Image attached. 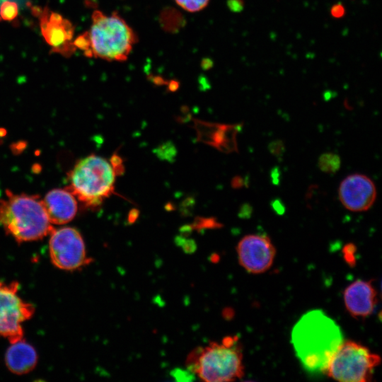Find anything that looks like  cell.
<instances>
[{
	"label": "cell",
	"instance_id": "obj_15",
	"mask_svg": "<svg viewBox=\"0 0 382 382\" xmlns=\"http://www.w3.org/2000/svg\"><path fill=\"white\" fill-rule=\"evenodd\" d=\"M340 164L339 156L333 153H325L318 159V167L325 173H335L339 170Z\"/></svg>",
	"mask_w": 382,
	"mask_h": 382
},
{
	"label": "cell",
	"instance_id": "obj_12",
	"mask_svg": "<svg viewBox=\"0 0 382 382\" xmlns=\"http://www.w3.org/2000/svg\"><path fill=\"white\" fill-rule=\"evenodd\" d=\"M343 300L351 316L364 318L374 312L377 303V291L372 281L357 279L344 290Z\"/></svg>",
	"mask_w": 382,
	"mask_h": 382
},
{
	"label": "cell",
	"instance_id": "obj_2",
	"mask_svg": "<svg viewBox=\"0 0 382 382\" xmlns=\"http://www.w3.org/2000/svg\"><path fill=\"white\" fill-rule=\"evenodd\" d=\"M136 42L134 32L117 13L106 15L95 11L90 28L74 40V45L86 57L122 62L127 59Z\"/></svg>",
	"mask_w": 382,
	"mask_h": 382
},
{
	"label": "cell",
	"instance_id": "obj_17",
	"mask_svg": "<svg viewBox=\"0 0 382 382\" xmlns=\"http://www.w3.org/2000/svg\"><path fill=\"white\" fill-rule=\"evenodd\" d=\"M177 4L189 12H197L204 8L209 0H175Z\"/></svg>",
	"mask_w": 382,
	"mask_h": 382
},
{
	"label": "cell",
	"instance_id": "obj_20",
	"mask_svg": "<svg viewBox=\"0 0 382 382\" xmlns=\"http://www.w3.org/2000/svg\"><path fill=\"white\" fill-rule=\"evenodd\" d=\"M228 4L233 12H241L244 8L243 0H228Z\"/></svg>",
	"mask_w": 382,
	"mask_h": 382
},
{
	"label": "cell",
	"instance_id": "obj_4",
	"mask_svg": "<svg viewBox=\"0 0 382 382\" xmlns=\"http://www.w3.org/2000/svg\"><path fill=\"white\" fill-rule=\"evenodd\" d=\"M185 364L207 382L233 381L244 375L242 347L235 335L195 348L189 354Z\"/></svg>",
	"mask_w": 382,
	"mask_h": 382
},
{
	"label": "cell",
	"instance_id": "obj_10",
	"mask_svg": "<svg viewBox=\"0 0 382 382\" xmlns=\"http://www.w3.org/2000/svg\"><path fill=\"white\" fill-rule=\"evenodd\" d=\"M241 266L251 274H261L273 264L276 250L270 238L264 234H248L237 244Z\"/></svg>",
	"mask_w": 382,
	"mask_h": 382
},
{
	"label": "cell",
	"instance_id": "obj_22",
	"mask_svg": "<svg viewBox=\"0 0 382 382\" xmlns=\"http://www.w3.org/2000/svg\"><path fill=\"white\" fill-rule=\"evenodd\" d=\"M243 179L241 177H236L232 181V185L235 188H240L244 185Z\"/></svg>",
	"mask_w": 382,
	"mask_h": 382
},
{
	"label": "cell",
	"instance_id": "obj_9",
	"mask_svg": "<svg viewBox=\"0 0 382 382\" xmlns=\"http://www.w3.org/2000/svg\"><path fill=\"white\" fill-rule=\"evenodd\" d=\"M32 11L39 19L42 35L52 52L64 57L72 54L76 50L74 45L72 23L47 8L33 7Z\"/></svg>",
	"mask_w": 382,
	"mask_h": 382
},
{
	"label": "cell",
	"instance_id": "obj_6",
	"mask_svg": "<svg viewBox=\"0 0 382 382\" xmlns=\"http://www.w3.org/2000/svg\"><path fill=\"white\" fill-rule=\"evenodd\" d=\"M381 360L379 355L364 345L344 340L331 358L324 374L342 382H369Z\"/></svg>",
	"mask_w": 382,
	"mask_h": 382
},
{
	"label": "cell",
	"instance_id": "obj_16",
	"mask_svg": "<svg viewBox=\"0 0 382 382\" xmlns=\"http://www.w3.org/2000/svg\"><path fill=\"white\" fill-rule=\"evenodd\" d=\"M18 6L16 2L5 0L0 4V17L3 20L11 21L18 14Z\"/></svg>",
	"mask_w": 382,
	"mask_h": 382
},
{
	"label": "cell",
	"instance_id": "obj_3",
	"mask_svg": "<svg viewBox=\"0 0 382 382\" xmlns=\"http://www.w3.org/2000/svg\"><path fill=\"white\" fill-rule=\"evenodd\" d=\"M0 226L19 243L42 239L54 229L37 195L10 191L0 200Z\"/></svg>",
	"mask_w": 382,
	"mask_h": 382
},
{
	"label": "cell",
	"instance_id": "obj_24",
	"mask_svg": "<svg viewBox=\"0 0 382 382\" xmlns=\"http://www.w3.org/2000/svg\"><path fill=\"white\" fill-rule=\"evenodd\" d=\"M279 170L277 168H274L272 172V181H273V183L274 184H277L278 182H279Z\"/></svg>",
	"mask_w": 382,
	"mask_h": 382
},
{
	"label": "cell",
	"instance_id": "obj_23",
	"mask_svg": "<svg viewBox=\"0 0 382 382\" xmlns=\"http://www.w3.org/2000/svg\"><path fill=\"white\" fill-rule=\"evenodd\" d=\"M253 209L252 207L248 204H245L242 206L241 212L242 214H243L245 216L250 215L252 213Z\"/></svg>",
	"mask_w": 382,
	"mask_h": 382
},
{
	"label": "cell",
	"instance_id": "obj_11",
	"mask_svg": "<svg viewBox=\"0 0 382 382\" xmlns=\"http://www.w3.org/2000/svg\"><path fill=\"white\" fill-rule=\"evenodd\" d=\"M338 196L347 209L354 212H364L375 202L376 188L368 176L354 173L347 176L341 182Z\"/></svg>",
	"mask_w": 382,
	"mask_h": 382
},
{
	"label": "cell",
	"instance_id": "obj_19",
	"mask_svg": "<svg viewBox=\"0 0 382 382\" xmlns=\"http://www.w3.org/2000/svg\"><path fill=\"white\" fill-rule=\"evenodd\" d=\"M346 13L345 6L341 3H337L330 8V14L335 18H342Z\"/></svg>",
	"mask_w": 382,
	"mask_h": 382
},
{
	"label": "cell",
	"instance_id": "obj_7",
	"mask_svg": "<svg viewBox=\"0 0 382 382\" xmlns=\"http://www.w3.org/2000/svg\"><path fill=\"white\" fill-rule=\"evenodd\" d=\"M19 284L0 280V338L13 343L23 339V325L35 313V307L18 294Z\"/></svg>",
	"mask_w": 382,
	"mask_h": 382
},
{
	"label": "cell",
	"instance_id": "obj_14",
	"mask_svg": "<svg viewBox=\"0 0 382 382\" xmlns=\"http://www.w3.org/2000/svg\"><path fill=\"white\" fill-rule=\"evenodd\" d=\"M4 361L8 369L14 374L23 375L33 371L37 363L35 349L23 339L10 343Z\"/></svg>",
	"mask_w": 382,
	"mask_h": 382
},
{
	"label": "cell",
	"instance_id": "obj_18",
	"mask_svg": "<svg viewBox=\"0 0 382 382\" xmlns=\"http://www.w3.org/2000/svg\"><path fill=\"white\" fill-rule=\"evenodd\" d=\"M268 148L270 152L277 157L282 156L285 151L284 144L281 140H275L270 142Z\"/></svg>",
	"mask_w": 382,
	"mask_h": 382
},
{
	"label": "cell",
	"instance_id": "obj_8",
	"mask_svg": "<svg viewBox=\"0 0 382 382\" xmlns=\"http://www.w3.org/2000/svg\"><path fill=\"white\" fill-rule=\"evenodd\" d=\"M50 236L49 255L56 267L75 271L92 261L87 255L83 238L77 229L72 227L54 228Z\"/></svg>",
	"mask_w": 382,
	"mask_h": 382
},
{
	"label": "cell",
	"instance_id": "obj_13",
	"mask_svg": "<svg viewBox=\"0 0 382 382\" xmlns=\"http://www.w3.org/2000/svg\"><path fill=\"white\" fill-rule=\"evenodd\" d=\"M42 202L52 224H66L71 221L77 213L76 198L66 188L49 191Z\"/></svg>",
	"mask_w": 382,
	"mask_h": 382
},
{
	"label": "cell",
	"instance_id": "obj_21",
	"mask_svg": "<svg viewBox=\"0 0 382 382\" xmlns=\"http://www.w3.org/2000/svg\"><path fill=\"white\" fill-rule=\"evenodd\" d=\"M271 207L274 211L279 214H282L285 211V206L280 199H276L271 202Z\"/></svg>",
	"mask_w": 382,
	"mask_h": 382
},
{
	"label": "cell",
	"instance_id": "obj_1",
	"mask_svg": "<svg viewBox=\"0 0 382 382\" xmlns=\"http://www.w3.org/2000/svg\"><path fill=\"white\" fill-rule=\"evenodd\" d=\"M343 341L340 326L320 309L302 315L291 330V342L295 354L309 373H325Z\"/></svg>",
	"mask_w": 382,
	"mask_h": 382
},
{
	"label": "cell",
	"instance_id": "obj_5",
	"mask_svg": "<svg viewBox=\"0 0 382 382\" xmlns=\"http://www.w3.org/2000/svg\"><path fill=\"white\" fill-rule=\"evenodd\" d=\"M117 175L107 159L89 155L79 161L71 170L66 189L84 206L93 209L114 192Z\"/></svg>",
	"mask_w": 382,
	"mask_h": 382
}]
</instances>
